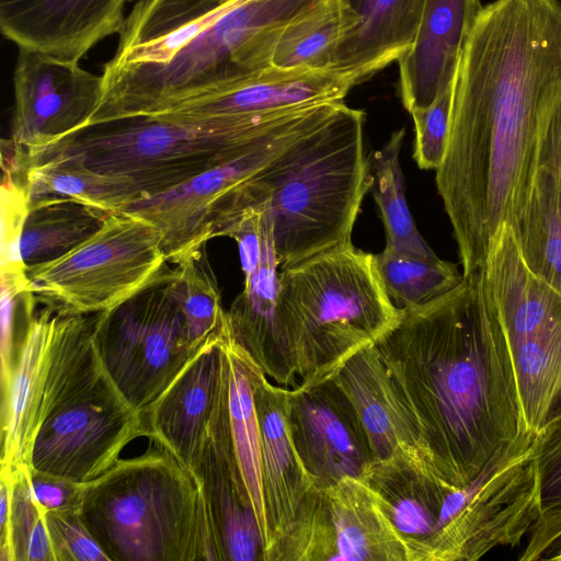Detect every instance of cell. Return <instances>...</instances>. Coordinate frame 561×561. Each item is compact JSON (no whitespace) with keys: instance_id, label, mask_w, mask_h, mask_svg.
Segmentation results:
<instances>
[{"instance_id":"cell-40","label":"cell","mask_w":561,"mask_h":561,"mask_svg":"<svg viewBox=\"0 0 561 561\" xmlns=\"http://www.w3.org/2000/svg\"><path fill=\"white\" fill-rule=\"evenodd\" d=\"M453 104V83L427 107L410 114L414 124L413 159L423 170H437L448 140Z\"/></svg>"},{"instance_id":"cell-44","label":"cell","mask_w":561,"mask_h":561,"mask_svg":"<svg viewBox=\"0 0 561 561\" xmlns=\"http://www.w3.org/2000/svg\"><path fill=\"white\" fill-rule=\"evenodd\" d=\"M548 35L561 73V3L558 0H549Z\"/></svg>"},{"instance_id":"cell-25","label":"cell","mask_w":561,"mask_h":561,"mask_svg":"<svg viewBox=\"0 0 561 561\" xmlns=\"http://www.w3.org/2000/svg\"><path fill=\"white\" fill-rule=\"evenodd\" d=\"M331 379L355 408L374 461L407 456L430 468L416 424L393 386L376 344L350 357Z\"/></svg>"},{"instance_id":"cell-15","label":"cell","mask_w":561,"mask_h":561,"mask_svg":"<svg viewBox=\"0 0 561 561\" xmlns=\"http://www.w3.org/2000/svg\"><path fill=\"white\" fill-rule=\"evenodd\" d=\"M102 75L79 61L19 49L11 140L26 167L50 146L85 129L101 99Z\"/></svg>"},{"instance_id":"cell-37","label":"cell","mask_w":561,"mask_h":561,"mask_svg":"<svg viewBox=\"0 0 561 561\" xmlns=\"http://www.w3.org/2000/svg\"><path fill=\"white\" fill-rule=\"evenodd\" d=\"M171 286L185 319L188 340L195 351L227 328L226 311L217 280L204 250L175 264Z\"/></svg>"},{"instance_id":"cell-3","label":"cell","mask_w":561,"mask_h":561,"mask_svg":"<svg viewBox=\"0 0 561 561\" xmlns=\"http://www.w3.org/2000/svg\"><path fill=\"white\" fill-rule=\"evenodd\" d=\"M317 0H139L85 128L164 114L272 67L286 25Z\"/></svg>"},{"instance_id":"cell-17","label":"cell","mask_w":561,"mask_h":561,"mask_svg":"<svg viewBox=\"0 0 561 561\" xmlns=\"http://www.w3.org/2000/svg\"><path fill=\"white\" fill-rule=\"evenodd\" d=\"M131 0H0V28L19 49L79 61L119 34Z\"/></svg>"},{"instance_id":"cell-20","label":"cell","mask_w":561,"mask_h":561,"mask_svg":"<svg viewBox=\"0 0 561 561\" xmlns=\"http://www.w3.org/2000/svg\"><path fill=\"white\" fill-rule=\"evenodd\" d=\"M263 254L256 271L226 311L230 339L262 370L284 387L297 383V356L278 308V262L272 228L261 211Z\"/></svg>"},{"instance_id":"cell-32","label":"cell","mask_w":561,"mask_h":561,"mask_svg":"<svg viewBox=\"0 0 561 561\" xmlns=\"http://www.w3.org/2000/svg\"><path fill=\"white\" fill-rule=\"evenodd\" d=\"M355 24V16L342 0H317L286 25L272 65L283 69H330L337 45Z\"/></svg>"},{"instance_id":"cell-24","label":"cell","mask_w":561,"mask_h":561,"mask_svg":"<svg viewBox=\"0 0 561 561\" xmlns=\"http://www.w3.org/2000/svg\"><path fill=\"white\" fill-rule=\"evenodd\" d=\"M226 379L210 420L255 514L264 543V561L271 547L261 474L260 428L253 399L255 363L230 339H222Z\"/></svg>"},{"instance_id":"cell-12","label":"cell","mask_w":561,"mask_h":561,"mask_svg":"<svg viewBox=\"0 0 561 561\" xmlns=\"http://www.w3.org/2000/svg\"><path fill=\"white\" fill-rule=\"evenodd\" d=\"M536 436L524 431L469 484L455 489V516L435 561L478 560L496 547L518 545L530 531L541 513Z\"/></svg>"},{"instance_id":"cell-33","label":"cell","mask_w":561,"mask_h":561,"mask_svg":"<svg viewBox=\"0 0 561 561\" xmlns=\"http://www.w3.org/2000/svg\"><path fill=\"white\" fill-rule=\"evenodd\" d=\"M108 215L68 198L31 202L21 239L23 262L28 267L65 254L93 234Z\"/></svg>"},{"instance_id":"cell-19","label":"cell","mask_w":561,"mask_h":561,"mask_svg":"<svg viewBox=\"0 0 561 561\" xmlns=\"http://www.w3.org/2000/svg\"><path fill=\"white\" fill-rule=\"evenodd\" d=\"M403 541L409 561H434L449 524L450 485L407 456L375 460L365 479Z\"/></svg>"},{"instance_id":"cell-41","label":"cell","mask_w":561,"mask_h":561,"mask_svg":"<svg viewBox=\"0 0 561 561\" xmlns=\"http://www.w3.org/2000/svg\"><path fill=\"white\" fill-rule=\"evenodd\" d=\"M54 561H111L80 511L45 512Z\"/></svg>"},{"instance_id":"cell-27","label":"cell","mask_w":561,"mask_h":561,"mask_svg":"<svg viewBox=\"0 0 561 561\" xmlns=\"http://www.w3.org/2000/svg\"><path fill=\"white\" fill-rule=\"evenodd\" d=\"M192 472L202 489L218 561H264L251 503L209 427Z\"/></svg>"},{"instance_id":"cell-16","label":"cell","mask_w":561,"mask_h":561,"mask_svg":"<svg viewBox=\"0 0 561 561\" xmlns=\"http://www.w3.org/2000/svg\"><path fill=\"white\" fill-rule=\"evenodd\" d=\"M289 430L316 486L364 480L374 462L358 414L333 379L289 390Z\"/></svg>"},{"instance_id":"cell-21","label":"cell","mask_w":561,"mask_h":561,"mask_svg":"<svg viewBox=\"0 0 561 561\" xmlns=\"http://www.w3.org/2000/svg\"><path fill=\"white\" fill-rule=\"evenodd\" d=\"M370 76L364 69L272 66L229 90L184 103L164 114L186 117L253 115L342 102L353 87Z\"/></svg>"},{"instance_id":"cell-31","label":"cell","mask_w":561,"mask_h":561,"mask_svg":"<svg viewBox=\"0 0 561 561\" xmlns=\"http://www.w3.org/2000/svg\"><path fill=\"white\" fill-rule=\"evenodd\" d=\"M525 426L538 433L561 402V321L512 345Z\"/></svg>"},{"instance_id":"cell-2","label":"cell","mask_w":561,"mask_h":561,"mask_svg":"<svg viewBox=\"0 0 561 561\" xmlns=\"http://www.w3.org/2000/svg\"><path fill=\"white\" fill-rule=\"evenodd\" d=\"M402 310L376 347L416 424L427 465L462 488L527 431L510 339L482 268L447 294Z\"/></svg>"},{"instance_id":"cell-9","label":"cell","mask_w":561,"mask_h":561,"mask_svg":"<svg viewBox=\"0 0 561 561\" xmlns=\"http://www.w3.org/2000/svg\"><path fill=\"white\" fill-rule=\"evenodd\" d=\"M158 228L129 211L110 214L102 226L65 254L26 268L39 302L64 313L111 311L167 272Z\"/></svg>"},{"instance_id":"cell-7","label":"cell","mask_w":561,"mask_h":561,"mask_svg":"<svg viewBox=\"0 0 561 561\" xmlns=\"http://www.w3.org/2000/svg\"><path fill=\"white\" fill-rule=\"evenodd\" d=\"M301 107L218 117L138 116L85 128L50 146L48 157L124 176L144 198L170 191L245 151Z\"/></svg>"},{"instance_id":"cell-6","label":"cell","mask_w":561,"mask_h":561,"mask_svg":"<svg viewBox=\"0 0 561 561\" xmlns=\"http://www.w3.org/2000/svg\"><path fill=\"white\" fill-rule=\"evenodd\" d=\"M278 308L306 387L331 379L350 357L392 330L403 313L389 299L374 254L351 241L283 267Z\"/></svg>"},{"instance_id":"cell-5","label":"cell","mask_w":561,"mask_h":561,"mask_svg":"<svg viewBox=\"0 0 561 561\" xmlns=\"http://www.w3.org/2000/svg\"><path fill=\"white\" fill-rule=\"evenodd\" d=\"M80 513L111 561H218L198 480L160 446L83 483Z\"/></svg>"},{"instance_id":"cell-30","label":"cell","mask_w":561,"mask_h":561,"mask_svg":"<svg viewBox=\"0 0 561 561\" xmlns=\"http://www.w3.org/2000/svg\"><path fill=\"white\" fill-rule=\"evenodd\" d=\"M25 179L30 203L60 197L112 214L124 211L144 198L141 191L124 176L95 171L80 162L57 157L30 163Z\"/></svg>"},{"instance_id":"cell-26","label":"cell","mask_w":561,"mask_h":561,"mask_svg":"<svg viewBox=\"0 0 561 561\" xmlns=\"http://www.w3.org/2000/svg\"><path fill=\"white\" fill-rule=\"evenodd\" d=\"M482 275L511 346L561 321V291L529 267L510 225L494 237Z\"/></svg>"},{"instance_id":"cell-29","label":"cell","mask_w":561,"mask_h":561,"mask_svg":"<svg viewBox=\"0 0 561 561\" xmlns=\"http://www.w3.org/2000/svg\"><path fill=\"white\" fill-rule=\"evenodd\" d=\"M356 24L334 53L332 68L371 75L398 61L411 47L423 0H342Z\"/></svg>"},{"instance_id":"cell-28","label":"cell","mask_w":561,"mask_h":561,"mask_svg":"<svg viewBox=\"0 0 561 561\" xmlns=\"http://www.w3.org/2000/svg\"><path fill=\"white\" fill-rule=\"evenodd\" d=\"M513 230L529 267L561 291V126L540 137L528 198Z\"/></svg>"},{"instance_id":"cell-35","label":"cell","mask_w":561,"mask_h":561,"mask_svg":"<svg viewBox=\"0 0 561 561\" xmlns=\"http://www.w3.org/2000/svg\"><path fill=\"white\" fill-rule=\"evenodd\" d=\"M374 260L389 299L399 309L424 305L463 280L457 265L437 255L423 256L386 245Z\"/></svg>"},{"instance_id":"cell-8","label":"cell","mask_w":561,"mask_h":561,"mask_svg":"<svg viewBox=\"0 0 561 561\" xmlns=\"http://www.w3.org/2000/svg\"><path fill=\"white\" fill-rule=\"evenodd\" d=\"M95 321L96 313H64L47 305L35 312L1 379L0 472L30 466L43 424L101 365Z\"/></svg>"},{"instance_id":"cell-4","label":"cell","mask_w":561,"mask_h":561,"mask_svg":"<svg viewBox=\"0 0 561 561\" xmlns=\"http://www.w3.org/2000/svg\"><path fill=\"white\" fill-rule=\"evenodd\" d=\"M365 113L340 104L250 183L252 207L271 222L279 267L351 241L373 178Z\"/></svg>"},{"instance_id":"cell-13","label":"cell","mask_w":561,"mask_h":561,"mask_svg":"<svg viewBox=\"0 0 561 561\" xmlns=\"http://www.w3.org/2000/svg\"><path fill=\"white\" fill-rule=\"evenodd\" d=\"M140 436L148 437L142 410L126 400L101 362L43 424L30 467L88 483L107 471L125 446Z\"/></svg>"},{"instance_id":"cell-43","label":"cell","mask_w":561,"mask_h":561,"mask_svg":"<svg viewBox=\"0 0 561 561\" xmlns=\"http://www.w3.org/2000/svg\"><path fill=\"white\" fill-rule=\"evenodd\" d=\"M222 237L236 240L244 278L250 277L256 271L263 254L261 211L256 209L245 211L225 231Z\"/></svg>"},{"instance_id":"cell-14","label":"cell","mask_w":561,"mask_h":561,"mask_svg":"<svg viewBox=\"0 0 561 561\" xmlns=\"http://www.w3.org/2000/svg\"><path fill=\"white\" fill-rule=\"evenodd\" d=\"M409 561L375 492L356 478L313 485L266 561Z\"/></svg>"},{"instance_id":"cell-22","label":"cell","mask_w":561,"mask_h":561,"mask_svg":"<svg viewBox=\"0 0 561 561\" xmlns=\"http://www.w3.org/2000/svg\"><path fill=\"white\" fill-rule=\"evenodd\" d=\"M480 0H423L413 43L398 60L400 95L411 113L430 106L453 82Z\"/></svg>"},{"instance_id":"cell-39","label":"cell","mask_w":561,"mask_h":561,"mask_svg":"<svg viewBox=\"0 0 561 561\" xmlns=\"http://www.w3.org/2000/svg\"><path fill=\"white\" fill-rule=\"evenodd\" d=\"M24 172H3L1 184V276L26 279L21 239L30 209Z\"/></svg>"},{"instance_id":"cell-42","label":"cell","mask_w":561,"mask_h":561,"mask_svg":"<svg viewBox=\"0 0 561 561\" xmlns=\"http://www.w3.org/2000/svg\"><path fill=\"white\" fill-rule=\"evenodd\" d=\"M26 477L33 497L44 512L80 511L83 483L26 467Z\"/></svg>"},{"instance_id":"cell-1","label":"cell","mask_w":561,"mask_h":561,"mask_svg":"<svg viewBox=\"0 0 561 561\" xmlns=\"http://www.w3.org/2000/svg\"><path fill=\"white\" fill-rule=\"evenodd\" d=\"M548 8L549 0L483 7L459 60L435 180L463 276L483 267L497 231L515 227L528 198L543 115L561 91Z\"/></svg>"},{"instance_id":"cell-11","label":"cell","mask_w":561,"mask_h":561,"mask_svg":"<svg viewBox=\"0 0 561 561\" xmlns=\"http://www.w3.org/2000/svg\"><path fill=\"white\" fill-rule=\"evenodd\" d=\"M93 343L126 400L144 410L171 382L193 348L171 286V270L117 308L96 313Z\"/></svg>"},{"instance_id":"cell-34","label":"cell","mask_w":561,"mask_h":561,"mask_svg":"<svg viewBox=\"0 0 561 561\" xmlns=\"http://www.w3.org/2000/svg\"><path fill=\"white\" fill-rule=\"evenodd\" d=\"M535 462L541 513L529 531L520 561L554 560L561 551V407L536 434Z\"/></svg>"},{"instance_id":"cell-18","label":"cell","mask_w":561,"mask_h":561,"mask_svg":"<svg viewBox=\"0 0 561 561\" xmlns=\"http://www.w3.org/2000/svg\"><path fill=\"white\" fill-rule=\"evenodd\" d=\"M225 333L202 345L164 390L142 410L148 438L191 471L205 442L225 381Z\"/></svg>"},{"instance_id":"cell-45","label":"cell","mask_w":561,"mask_h":561,"mask_svg":"<svg viewBox=\"0 0 561 561\" xmlns=\"http://www.w3.org/2000/svg\"><path fill=\"white\" fill-rule=\"evenodd\" d=\"M554 560H556V561H561V551H560V553L556 557V559H554Z\"/></svg>"},{"instance_id":"cell-10","label":"cell","mask_w":561,"mask_h":561,"mask_svg":"<svg viewBox=\"0 0 561 561\" xmlns=\"http://www.w3.org/2000/svg\"><path fill=\"white\" fill-rule=\"evenodd\" d=\"M340 104L327 102L301 107L232 160L170 191L139 199L126 210L142 216L158 228L168 262L178 264L203 251L210 239L222 237L239 218L247 181L329 119Z\"/></svg>"},{"instance_id":"cell-38","label":"cell","mask_w":561,"mask_h":561,"mask_svg":"<svg viewBox=\"0 0 561 561\" xmlns=\"http://www.w3.org/2000/svg\"><path fill=\"white\" fill-rule=\"evenodd\" d=\"M26 467L11 472L8 529L0 538V561H54L45 512L32 495Z\"/></svg>"},{"instance_id":"cell-23","label":"cell","mask_w":561,"mask_h":561,"mask_svg":"<svg viewBox=\"0 0 561 561\" xmlns=\"http://www.w3.org/2000/svg\"><path fill=\"white\" fill-rule=\"evenodd\" d=\"M289 390L271 383L255 365L253 399L261 439L262 488L271 539L268 553L294 520L304 496L314 485L291 439Z\"/></svg>"},{"instance_id":"cell-36","label":"cell","mask_w":561,"mask_h":561,"mask_svg":"<svg viewBox=\"0 0 561 561\" xmlns=\"http://www.w3.org/2000/svg\"><path fill=\"white\" fill-rule=\"evenodd\" d=\"M405 130L394 131L373 154L371 186L386 230L387 244L402 252L436 255L420 234L405 199L400 151Z\"/></svg>"}]
</instances>
